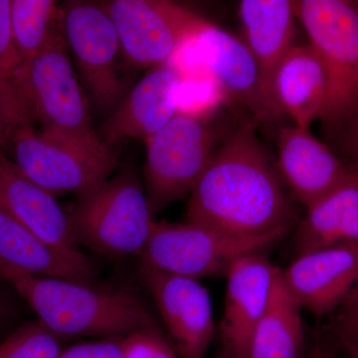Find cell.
<instances>
[{
  "mask_svg": "<svg viewBox=\"0 0 358 358\" xmlns=\"http://www.w3.org/2000/svg\"><path fill=\"white\" fill-rule=\"evenodd\" d=\"M279 267L263 253L239 259L226 275L225 301L219 324L226 358H250V345L267 308Z\"/></svg>",
  "mask_w": 358,
  "mask_h": 358,
  "instance_id": "cell-14",
  "label": "cell"
},
{
  "mask_svg": "<svg viewBox=\"0 0 358 358\" xmlns=\"http://www.w3.org/2000/svg\"><path fill=\"white\" fill-rule=\"evenodd\" d=\"M277 169L294 201L307 208L331 192L355 169L345 166L310 128L284 126L275 134Z\"/></svg>",
  "mask_w": 358,
  "mask_h": 358,
  "instance_id": "cell-15",
  "label": "cell"
},
{
  "mask_svg": "<svg viewBox=\"0 0 358 358\" xmlns=\"http://www.w3.org/2000/svg\"><path fill=\"white\" fill-rule=\"evenodd\" d=\"M341 343V339L358 336V286L353 289L345 303L334 315L333 322L327 327Z\"/></svg>",
  "mask_w": 358,
  "mask_h": 358,
  "instance_id": "cell-29",
  "label": "cell"
},
{
  "mask_svg": "<svg viewBox=\"0 0 358 358\" xmlns=\"http://www.w3.org/2000/svg\"><path fill=\"white\" fill-rule=\"evenodd\" d=\"M301 312L279 268L267 308L252 336L250 358H308Z\"/></svg>",
  "mask_w": 358,
  "mask_h": 358,
  "instance_id": "cell-22",
  "label": "cell"
},
{
  "mask_svg": "<svg viewBox=\"0 0 358 358\" xmlns=\"http://www.w3.org/2000/svg\"><path fill=\"white\" fill-rule=\"evenodd\" d=\"M352 341H353V343H355V345H357L358 350V336H357V338H352Z\"/></svg>",
  "mask_w": 358,
  "mask_h": 358,
  "instance_id": "cell-35",
  "label": "cell"
},
{
  "mask_svg": "<svg viewBox=\"0 0 358 358\" xmlns=\"http://www.w3.org/2000/svg\"><path fill=\"white\" fill-rule=\"evenodd\" d=\"M27 119L31 115L13 85L0 80V152H6L14 131Z\"/></svg>",
  "mask_w": 358,
  "mask_h": 358,
  "instance_id": "cell-25",
  "label": "cell"
},
{
  "mask_svg": "<svg viewBox=\"0 0 358 358\" xmlns=\"http://www.w3.org/2000/svg\"><path fill=\"white\" fill-rule=\"evenodd\" d=\"M282 279L301 310L317 317L336 313L358 286V242L301 254Z\"/></svg>",
  "mask_w": 358,
  "mask_h": 358,
  "instance_id": "cell-13",
  "label": "cell"
},
{
  "mask_svg": "<svg viewBox=\"0 0 358 358\" xmlns=\"http://www.w3.org/2000/svg\"><path fill=\"white\" fill-rule=\"evenodd\" d=\"M294 232L298 255L358 242V171L306 208Z\"/></svg>",
  "mask_w": 358,
  "mask_h": 358,
  "instance_id": "cell-21",
  "label": "cell"
},
{
  "mask_svg": "<svg viewBox=\"0 0 358 358\" xmlns=\"http://www.w3.org/2000/svg\"><path fill=\"white\" fill-rule=\"evenodd\" d=\"M240 21L250 53L260 74L264 94L274 110L272 84L275 71L294 44V1L289 0H242L239 3Z\"/></svg>",
  "mask_w": 358,
  "mask_h": 358,
  "instance_id": "cell-19",
  "label": "cell"
},
{
  "mask_svg": "<svg viewBox=\"0 0 358 358\" xmlns=\"http://www.w3.org/2000/svg\"><path fill=\"white\" fill-rule=\"evenodd\" d=\"M288 232L282 229L261 236L242 237L186 221H155L140 256L141 268L196 281L226 277L239 259L263 253Z\"/></svg>",
  "mask_w": 358,
  "mask_h": 358,
  "instance_id": "cell-7",
  "label": "cell"
},
{
  "mask_svg": "<svg viewBox=\"0 0 358 358\" xmlns=\"http://www.w3.org/2000/svg\"><path fill=\"white\" fill-rule=\"evenodd\" d=\"M185 221L242 237L293 227L294 199L255 122H245L224 138L189 195Z\"/></svg>",
  "mask_w": 358,
  "mask_h": 358,
  "instance_id": "cell-1",
  "label": "cell"
},
{
  "mask_svg": "<svg viewBox=\"0 0 358 358\" xmlns=\"http://www.w3.org/2000/svg\"><path fill=\"white\" fill-rule=\"evenodd\" d=\"M7 312H8V307H7L6 301L0 296V322L6 317Z\"/></svg>",
  "mask_w": 358,
  "mask_h": 358,
  "instance_id": "cell-33",
  "label": "cell"
},
{
  "mask_svg": "<svg viewBox=\"0 0 358 358\" xmlns=\"http://www.w3.org/2000/svg\"><path fill=\"white\" fill-rule=\"evenodd\" d=\"M217 131L208 119L178 113L145 141V190L152 216L192 194L215 154Z\"/></svg>",
  "mask_w": 358,
  "mask_h": 358,
  "instance_id": "cell-8",
  "label": "cell"
},
{
  "mask_svg": "<svg viewBox=\"0 0 358 358\" xmlns=\"http://www.w3.org/2000/svg\"><path fill=\"white\" fill-rule=\"evenodd\" d=\"M98 6L112 20L127 62L136 68L169 62L196 36L205 20L167 0H112Z\"/></svg>",
  "mask_w": 358,
  "mask_h": 358,
  "instance_id": "cell-10",
  "label": "cell"
},
{
  "mask_svg": "<svg viewBox=\"0 0 358 358\" xmlns=\"http://www.w3.org/2000/svg\"><path fill=\"white\" fill-rule=\"evenodd\" d=\"M124 338L78 343L63 350L57 358H124Z\"/></svg>",
  "mask_w": 358,
  "mask_h": 358,
  "instance_id": "cell-28",
  "label": "cell"
},
{
  "mask_svg": "<svg viewBox=\"0 0 358 358\" xmlns=\"http://www.w3.org/2000/svg\"><path fill=\"white\" fill-rule=\"evenodd\" d=\"M185 46L196 52L202 76L215 82L227 100L241 103L257 121L272 124L278 117L264 94L260 74L243 40L205 20L196 36Z\"/></svg>",
  "mask_w": 358,
  "mask_h": 358,
  "instance_id": "cell-11",
  "label": "cell"
},
{
  "mask_svg": "<svg viewBox=\"0 0 358 358\" xmlns=\"http://www.w3.org/2000/svg\"><path fill=\"white\" fill-rule=\"evenodd\" d=\"M294 13L326 71L324 133L334 136L358 112V10L345 0H298Z\"/></svg>",
  "mask_w": 358,
  "mask_h": 358,
  "instance_id": "cell-4",
  "label": "cell"
},
{
  "mask_svg": "<svg viewBox=\"0 0 358 358\" xmlns=\"http://www.w3.org/2000/svg\"><path fill=\"white\" fill-rule=\"evenodd\" d=\"M141 275L180 358H207L216 333L210 294L196 280L143 270Z\"/></svg>",
  "mask_w": 358,
  "mask_h": 358,
  "instance_id": "cell-12",
  "label": "cell"
},
{
  "mask_svg": "<svg viewBox=\"0 0 358 358\" xmlns=\"http://www.w3.org/2000/svg\"><path fill=\"white\" fill-rule=\"evenodd\" d=\"M334 138L339 150L348 159L352 160V169L358 171V112Z\"/></svg>",
  "mask_w": 358,
  "mask_h": 358,
  "instance_id": "cell-30",
  "label": "cell"
},
{
  "mask_svg": "<svg viewBox=\"0 0 358 358\" xmlns=\"http://www.w3.org/2000/svg\"><path fill=\"white\" fill-rule=\"evenodd\" d=\"M11 84L33 122L40 124V133L80 140L99 138L62 26L38 53L23 62Z\"/></svg>",
  "mask_w": 358,
  "mask_h": 358,
  "instance_id": "cell-5",
  "label": "cell"
},
{
  "mask_svg": "<svg viewBox=\"0 0 358 358\" xmlns=\"http://www.w3.org/2000/svg\"><path fill=\"white\" fill-rule=\"evenodd\" d=\"M341 350V346L333 336L320 331L308 350V358H336Z\"/></svg>",
  "mask_w": 358,
  "mask_h": 358,
  "instance_id": "cell-31",
  "label": "cell"
},
{
  "mask_svg": "<svg viewBox=\"0 0 358 358\" xmlns=\"http://www.w3.org/2000/svg\"><path fill=\"white\" fill-rule=\"evenodd\" d=\"M124 358H178L159 327L141 329L124 338Z\"/></svg>",
  "mask_w": 358,
  "mask_h": 358,
  "instance_id": "cell-26",
  "label": "cell"
},
{
  "mask_svg": "<svg viewBox=\"0 0 358 358\" xmlns=\"http://www.w3.org/2000/svg\"><path fill=\"white\" fill-rule=\"evenodd\" d=\"M11 25L14 40L23 61L31 58L62 26L53 0H11Z\"/></svg>",
  "mask_w": 358,
  "mask_h": 358,
  "instance_id": "cell-23",
  "label": "cell"
},
{
  "mask_svg": "<svg viewBox=\"0 0 358 358\" xmlns=\"http://www.w3.org/2000/svg\"><path fill=\"white\" fill-rule=\"evenodd\" d=\"M61 22L90 103L112 115L129 94L122 68L128 62L112 20L98 4L72 1L66 4Z\"/></svg>",
  "mask_w": 358,
  "mask_h": 358,
  "instance_id": "cell-9",
  "label": "cell"
},
{
  "mask_svg": "<svg viewBox=\"0 0 358 358\" xmlns=\"http://www.w3.org/2000/svg\"><path fill=\"white\" fill-rule=\"evenodd\" d=\"M181 82L182 75L171 62L150 68L96 129L99 138L112 145L124 138L145 143L178 114Z\"/></svg>",
  "mask_w": 358,
  "mask_h": 358,
  "instance_id": "cell-16",
  "label": "cell"
},
{
  "mask_svg": "<svg viewBox=\"0 0 358 358\" xmlns=\"http://www.w3.org/2000/svg\"><path fill=\"white\" fill-rule=\"evenodd\" d=\"M324 65L310 44H294L275 71L273 103L278 114L288 115L294 126L310 128L326 103Z\"/></svg>",
  "mask_w": 358,
  "mask_h": 358,
  "instance_id": "cell-20",
  "label": "cell"
},
{
  "mask_svg": "<svg viewBox=\"0 0 358 358\" xmlns=\"http://www.w3.org/2000/svg\"><path fill=\"white\" fill-rule=\"evenodd\" d=\"M63 339L39 320L28 322L0 343V358H57Z\"/></svg>",
  "mask_w": 358,
  "mask_h": 358,
  "instance_id": "cell-24",
  "label": "cell"
},
{
  "mask_svg": "<svg viewBox=\"0 0 358 358\" xmlns=\"http://www.w3.org/2000/svg\"><path fill=\"white\" fill-rule=\"evenodd\" d=\"M9 148L18 169L54 196L87 192L108 180L120 166L119 152L100 138L42 134L32 119L18 124Z\"/></svg>",
  "mask_w": 358,
  "mask_h": 358,
  "instance_id": "cell-6",
  "label": "cell"
},
{
  "mask_svg": "<svg viewBox=\"0 0 358 358\" xmlns=\"http://www.w3.org/2000/svg\"><path fill=\"white\" fill-rule=\"evenodd\" d=\"M210 358H226L225 357H224V355H222V353L221 352H219L217 353V355H215V357H212Z\"/></svg>",
  "mask_w": 358,
  "mask_h": 358,
  "instance_id": "cell-34",
  "label": "cell"
},
{
  "mask_svg": "<svg viewBox=\"0 0 358 358\" xmlns=\"http://www.w3.org/2000/svg\"><path fill=\"white\" fill-rule=\"evenodd\" d=\"M35 275L88 282L94 268L85 254L54 248L0 207V275Z\"/></svg>",
  "mask_w": 358,
  "mask_h": 358,
  "instance_id": "cell-18",
  "label": "cell"
},
{
  "mask_svg": "<svg viewBox=\"0 0 358 358\" xmlns=\"http://www.w3.org/2000/svg\"><path fill=\"white\" fill-rule=\"evenodd\" d=\"M353 3H355V7H357V10H358V0H357V1H353Z\"/></svg>",
  "mask_w": 358,
  "mask_h": 358,
  "instance_id": "cell-36",
  "label": "cell"
},
{
  "mask_svg": "<svg viewBox=\"0 0 358 358\" xmlns=\"http://www.w3.org/2000/svg\"><path fill=\"white\" fill-rule=\"evenodd\" d=\"M341 346H343V350H345L350 358H358V350L352 339H341Z\"/></svg>",
  "mask_w": 358,
  "mask_h": 358,
  "instance_id": "cell-32",
  "label": "cell"
},
{
  "mask_svg": "<svg viewBox=\"0 0 358 358\" xmlns=\"http://www.w3.org/2000/svg\"><path fill=\"white\" fill-rule=\"evenodd\" d=\"M11 0H0V80L11 83L23 61L14 40Z\"/></svg>",
  "mask_w": 358,
  "mask_h": 358,
  "instance_id": "cell-27",
  "label": "cell"
},
{
  "mask_svg": "<svg viewBox=\"0 0 358 358\" xmlns=\"http://www.w3.org/2000/svg\"><path fill=\"white\" fill-rule=\"evenodd\" d=\"M68 215L78 245L115 258L140 257L155 223L145 187L131 166L78 194Z\"/></svg>",
  "mask_w": 358,
  "mask_h": 358,
  "instance_id": "cell-3",
  "label": "cell"
},
{
  "mask_svg": "<svg viewBox=\"0 0 358 358\" xmlns=\"http://www.w3.org/2000/svg\"><path fill=\"white\" fill-rule=\"evenodd\" d=\"M45 327L62 338L72 336L124 338L159 327L138 296L121 289H100L87 282L35 275L7 280Z\"/></svg>",
  "mask_w": 358,
  "mask_h": 358,
  "instance_id": "cell-2",
  "label": "cell"
},
{
  "mask_svg": "<svg viewBox=\"0 0 358 358\" xmlns=\"http://www.w3.org/2000/svg\"><path fill=\"white\" fill-rule=\"evenodd\" d=\"M0 207L47 244L68 254H81L69 215L55 196L28 178L0 152Z\"/></svg>",
  "mask_w": 358,
  "mask_h": 358,
  "instance_id": "cell-17",
  "label": "cell"
}]
</instances>
